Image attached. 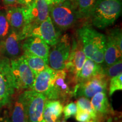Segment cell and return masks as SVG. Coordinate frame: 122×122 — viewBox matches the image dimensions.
I'll return each instance as SVG.
<instances>
[{
	"mask_svg": "<svg viewBox=\"0 0 122 122\" xmlns=\"http://www.w3.org/2000/svg\"><path fill=\"white\" fill-rule=\"evenodd\" d=\"M77 37L83 45L87 58L102 65L106 44V35L97 31L89 24H86L77 30Z\"/></svg>",
	"mask_w": 122,
	"mask_h": 122,
	"instance_id": "1",
	"label": "cell"
},
{
	"mask_svg": "<svg viewBox=\"0 0 122 122\" xmlns=\"http://www.w3.org/2000/svg\"><path fill=\"white\" fill-rule=\"evenodd\" d=\"M122 0H96L89 18L94 27L103 30L112 25L122 13Z\"/></svg>",
	"mask_w": 122,
	"mask_h": 122,
	"instance_id": "2",
	"label": "cell"
},
{
	"mask_svg": "<svg viewBox=\"0 0 122 122\" xmlns=\"http://www.w3.org/2000/svg\"><path fill=\"white\" fill-rule=\"evenodd\" d=\"M49 16L60 34L74 26L80 19L75 2L70 0L49 5Z\"/></svg>",
	"mask_w": 122,
	"mask_h": 122,
	"instance_id": "3",
	"label": "cell"
},
{
	"mask_svg": "<svg viewBox=\"0 0 122 122\" xmlns=\"http://www.w3.org/2000/svg\"><path fill=\"white\" fill-rule=\"evenodd\" d=\"M77 84L75 76L65 70H55L51 81V89L48 100H58L62 104L68 102Z\"/></svg>",
	"mask_w": 122,
	"mask_h": 122,
	"instance_id": "4",
	"label": "cell"
},
{
	"mask_svg": "<svg viewBox=\"0 0 122 122\" xmlns=\"http://www.w3.org/2000/svg\"><path fill=\"white\" fill-rule=\"evenodd\" d=\"M25 24L19 33L23 40L27 33L33 27L39 25L49 15V5L45 0H37L27 6H24Z\"/></svg>",
	"mask_w": 122,
	"mask_h": 122,
	"instance_id": "5",
	"label": "cell"
},
{
	"mask_svg": "<svg viewBox=\"0 0 122 122\" xmlns=\"http://www.w3.org/2000/svg\"><path fill=\"white\" fill-rule=\"evenodd\" d=\"M10 63L16 91H24L32 89L36 75L22 56L10 60Z\"/></svg>",
	"mask_w": 122,
	"mask_h": 122,
	"instance_id": "6",
	"label": "cell"
},
{
	"mask_svg": "<svg viewBox=\"0 0 122 122\" xmlns=\"http://www.w3.org/2000/svg\"><path fill=\"white\" fill-rule=\"evenodd\" d=\"M15 92L10 60L0 57V109L7 106Z\"/></svg>",
	"mask_w": 122,
	"mask_h": 122,
	"instance_id": "7",
	"label": "cell"
},
{
	"mask_svg": "<svg viewBox=\"0 0 122 122\" xmlns=\"http://www.w3.org/2000/svg\"><path fill=\"white\" fill-rule=\"evenodd\" d=\"M71 48V40L68 34L59 37L57 44L50 50L48 65L54 70H64Z\"/></svg>",
	"mask_w": 122,
	"mask_h": 122,
	"instance_id": "8",
	"label": "cell"
},
{
	"mask_svg": "<svg viewBox=\"0 0 122 122\" xmlns=\"http://www.w3.org/2000/svg\"><path fill=\"white\" fill-rule=\"evenodd\" d=\"M27 106L29 122H41L44 120L43 114L48 99L44 94L33 90L23 91Z\"/></svg>",
	"mask_w": 122,
	"mask_h": 122,
	"instance_id": "9",
	"label": "cell"
},
{
	"mask_svg": "<svg viewBox=\"0 0 122 122\" xmlns=\"http://www.w3.org/2000/svg\"><path fill=\"white\" fill-rule=\"evenodd\" d=\"M109 79L104 73L99 74L88 80L77 84L74 91V96L92 98L94 94L100 92L107 91Z\"/></svg>",
	"mask_w": 122,
	"mask_h": 122,
	"instance_id": "10",
	"label": "cell"
},
{
	"mask_svg": "<svg viewBox=\"0 0 122 122\" xmlns=\"http://www.w3.org/2000/svg\"><path fill=\"white\" fill-rule=\"evenodd\" d=\"M122 37L119 33L110 30L106 36V44L103 67L109 66L122 57Z\"/></svg>",
	"mask_w": 122,
	"mask_h": 122,
	"instance_id": "11",
	"label": "cell"
},
{
	"mask_svg": "<svg viewBox=\"0 0 122 122\" xmlns=\"http://www.w3.org/2000/svg\"><path fill=\"white\" fill-rule=\"evenodd\" d=\"M86 57L84 52L83 45L78 38H74L71 45L69 56L65 64L66 71L75 76H77L84 63Z\"/></svg>",
	"mask_w": 122,
	"mask_h": 122,
	"instance_id": "12",
	"label": "cell"
},
{
	"mask_svg": "<svg viewBox=\"0 0 122 122\" xmlns=\"http://www.w3.org/2000/svg\"><path fill=\"white\" fill-rule=\"evenodd\" d=\"M22 40L17 32L10 29L9 34L0 40V57L13 60L19 57L23 53Z\"/></svg>",
	"mask_w": 122,
	"mask_h": 122,
	"instance_id": "13",
	"label": "cell"
},
{
	"mask_svg": "<svg viewBox=\"0 0 122 122\" xmlns=\"http://www.w3.org/2000/svg\"><path fill=\"white\" fill-rule=\"evenodd\" d=\"M7 106L6 114L10 122H29L23 91H16Z\"/></svg>",
	"mask_w": 122,
	"mask_h": 122,
	"instance_id": "14",
	"label": "cell"
},
{
	"mask_svg": "<svg viewBox=\"0 0 122 122\" xmlns=\"http://www.w3.org/2000/svg\"><path fill=\"white\" fill-rule=\"evenodd\" d=\"M61 34L58 32L53 25L49 15L39 25L33 27L27 33L26 38L30 36H36L43 40L49 46L57 44Z\"/></svg>",
	"mask_w": 122,
	"mask_h": 122,
	"instance_id": "15",
	"label": "cell"
},
{
	"mask_svg": "<svg viewBox=\"0 0 122 122\" xmlns=\"http://www.w3.org/2000/svg\"><path fill=\"white\" fill-rule=\"evenodd\" d=\"M22 48L23 52H28L40 57L48 65L50 46L41 38L36 36L25 38L22 41Z\"/></svg>",
	"mask_w": 122,
	"mask_h": 122,
	"instance_id": "16",
	"label": "cell"
},
{
	"mask_svg": "<svg viewBox=\"0 0 122 122\" xmlns=\"http://www.w3.org/2000/svg\"><path fill=\"white\" fill-rule=\"evenodd\" d=\"M55 70L48 66L36 75L32 87L33 91L44 94L48 98L51 89V81Z\"/></svg>",
	"mask_w": 122,
	"mask_h": 122,
	"instance_id": "17",
	"label": "cell"
},
{
	"mask_svg": "<svg viewBox=\"0 0 122 122\" xmlns=\"http://www.w3.org/2000/svg\"><path fill=\"white\" fill-rule=\"evenodd\" d=\"M91 102L96 114V121L97 122H101L102 120L112 111L105 92H100L94 94L91 98Z\"/></svg>",
	"mask_w": 122,
	"mask_h": 122,
	"instance_id": "18",
	"label": "cell"
},
{
	"mask_svg": "<svg viewBox=\"0 0 122 122\" xmlns=\"http://www.w3.org/2000/svg\"><path fill=\"white\" fill-rule=\"evenodd\" d=\"M5 13L10 28L19 33L25 24L24 6L7 7Z\"/></svg>",
	"mask_w": 122,
	"mask_h": 122,
	"instance_id": "19",
	"label": "cell"
},
{
	"mask_svg": "<svg viewBox=\"0 0 122 122\" xmlns=\"http://www.w3.org/2000/svg\"><path fill=\"white\" fill-rule=\"evenodd\" d=\"M104 73L102 66L86 58L77 76V84L88 80L99 74Z\"/></svg>",
	"mask_w": 122,
	"mask_h": 122,
	"instance_id": "20",
	"label": "cell"
},
{
	"mask_svg": "<svg viewBox=\"0 0 122 122\" xmlns=\"http://www.w3.org/2000/svg\"><path fill=\"white\" fill-rule=\"evenodd\" d=\"M63 106L58 100H48L44 108L43 117L46 122H57L61 118Z\"/></svg>",
	"mask_w": 122,
	"mask_h": 122,
	"instance_id": "21",
	"label": "cell"
},
{
	"mask_svg": "<svg viewBox=\"0 0 122 122\" xmlns=\"http://www.w3.org/2000/svg\"><path fill=\"white\" fill-rule=\"evenodd\" d=\"M21 56L36 75L49 66L44 59L30 53L24 51Z\"/></svg>",
	"mask_w": 122,
	"mask_h": 122,
	"instance_id": "22",
	"label": "cell"
},
{
	"mask_svg": "<svg viewBox=\"0 0 122 122\" xmlns=\"http://www.w3.org/2000/svg\"><path fill=\"white\" fill-rule=\"evenodd\" d=\"M96 0H75L80 18H89Z\"/></svg>",
	"mask_w": 122,
	"mask_h": 122,
	"instance_id": "23",
	"label": "cell"
},
{
	"mask_svg": "<svg viewBox=\"0 0 122 122\" xmlns=\"http://www.w3.org/2000/svg\"><path fill=\"white\" fill-rule=\"evenodd\" d=\"M76 105H77V109L84 110L88 111L91 116V118L93 120H96L97 116L94 111L93 108L92 106L91 101L89 99L85 97L81 96L77 99L76 102Z\"/></svg>",
	"mask_w": 122,
	"mask_h": 122,
	"instance_id": "24",
	"label": "cell"
},
{
	"mask_svg": "<svg viewBox=\"0 0 122 122\" xmlns=\"http://www.w3.org/2000/svg\"><path fill=\"white\" fill-rule=\"evenodd\" d=\"M103 68L104 74L109 79L121 74L122 72V59H119L109 66L103 67Z\"/></svg>",
	"mask_w": 122,
	"mask_h": 122,
	"instance_id": "25",
	"label": "cell"
},
{
	"mask_svg": "<svg viewBox=\"0 0 122 122\" xmlns=\"http://www.w3.org/2000/svg\"><path fill=\"white\" fill-rule=\"evenodd\" d=\"M10 29L5 11L0 10V40L4 39L9 34Z\"/></svg>",
	"mask_w": 122,
	"mask_h": 122,
	"instance_id": "26",
	"label": "cell"
},
{
	"mask_svg": "<svg viewBox=\"0 0 122 122\" xmlns=\"http://www.w3.org/2000/svg\"><path fill=\"white\" fill-rule=\"evenodd\" d=\"M122 90V74L114 76L110 80L109 83V96H111L116 91Z\"/></svg>",
	"mask_w": 122,
	"mask_h": 122,
	"instance_id": "27",
	"label": "cell"
},
{
	"mask_svg": "<svg viewBox=\"0 0 122 122\" xmlns=\"http://www.w3.org/2000/svg\"><path fill=\"white\" fill-rule=\"evenodd\" d=\"M77 105L75 102H70L67 104L64 107L63 109V118L66 120H67L68 119L75 115L77 112Z\"/></svg>",
	"mask_w": 122,
	"mask_h": 122,
	"instance_id": "28",
	"label": "cell"
},
{
	"mask_svg": "<svg viewBox=\"0 0 122 122\" xmlns=\"http://www.w3.org/2000/svg\"><path fill=\"white\" fill-rule=\"evenodd\" d=\"M75 119L78 122H86L91 119V116L88 111L77 109L75 114Z\"/></svg>",
	"mask_w": 122,
	"mask_h": 122,
	"instance_id": "29",
	"label": "cell"
},
{
	"mask_svg": "<svg viewBox=\"0 0 122 122\" xmlns=\"http://www.w3.org/2000/svg\"><path fill=\"white\" fill-rule=\"evenodd\" d=\"M5 6H17L18 5L23 6V0H2Z\"/></svg>",
	"mask_w": 122,
	"mask_h": 122,
	"instance_id": "30",
	"label": "cell"
},
{
	"mask_svg": "<svg viewBox=\"0 0 122 122\" xmlns=\"http://www.w3.org/2000/svg\"><path fill=\"white\" fill-rule=\"evenodd\" d=\"M37 0H23V6H27L30 4H31L32 2L36 1Z\"/></svg>",
	"mask_w": 122,
	"mask_h": 122,
	"instance_id": "31",
	"label": "cell"
},
{
	"mask_svg": "<svg viewBox=\"0 0 122 122\" xmlns=\"http://www.w3.org/2000/svg\"><path fill=\"white\" fill-rule=\"evenodd\" d=\"M0 122H10L8 117H7L6 113V115L3 118H0Z\"/></svg>",
	"mask_w": 122,
	"mask_h": 122,
	"instance_id": "32",
	"label": "cell"
},
{
	"mask_svg": "<svg viewBox=\"0 0 122 122\" xmlns=\"http://www.w3.org/2000/svg\"><path fill=\"white\" fill-rule=\"evenodd\" d=\"M67 1V0H53V4H58V3L62 2H63V1ZM70 1H75V0H70Z\"/></svg>",
	"mask_w": 122,
	"mask_h": 122,
	"instance_id": "33",
	"label": "cell"
},
{
	"mask_svg": "<svg viewBox=\"0 0 122 122\" xmlns=\"http://www.w3.org/2000/svg\"><path fill=\"white\" fill-rule=\"evenodd\" d=\"M57 122H68L66 121V120L63 118V117H61V118H59V119L57 120Z\"/></svg>",
	"mask_w": 122,
	"mask_h": 122,
	"instance_id": "34",
	"label": "cell"
},
{
	"mask_svg": "<svg viewBox=\"0 0 122 122\" xmlns=\"http://www.w3.org/2000/svg\"><path fill=\"white\" fill-rule=\"evenodd\" d=\"M46 1V2L48 3V4L49 5H50L53 4V0H45Z\"/></svg>",
	"mask_w": 122,
	"mask_h": 122,
	"instance_id": "35",
	"label": "cell"
},
{
	"mask_svg": "<svg viewBox=\"0 0 122 122\" xmlns=\"http://www.w3.org/2000/svg\"><path fill=\"white\" fill-rule=\"evenodd\" d=\"M107 122H112V119L111 118H109L107 120Z\"/></svg>",
	"mask_w": 122,
	"mask_h": 122,
	"instance_id": "36",
	"label": "cell"
},
{
	"mask_svg": "<svg viewBox=\"0 0 122 122\" xmlns=\"http://www.w3.org/2000/svg\"><path fill=\"white\" fill-rule=\"evenodd\" d=\"M97 122V121H96V120H89V121H88V122Z\"/></svg>",
	"mask_w": 122,
	"mask_h": 122,
	"instance_id": "37",
	"label": "cell"
},
{
	"mask_svg": "<svg viewBox=\"0 0 122 122\" xmlns=\"http://www.w3.org/2000/svg\"><path fill=\"white\" fill-rule=\"evenodd\" d=\"M41 122H45V120H42V121Z\"/></svg>",
	"mask_w": 122,
	"mask_h": 122,
	"instance_id": "38",
	"label": "cell"
}]
</instances>
